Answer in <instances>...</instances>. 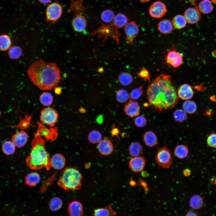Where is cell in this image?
I'll use <instances>...</instances> for the list:
<instances>
[{
	"instance_id": "cell-47",
	"label": "cell",
	"mask_w": 216,
	"mask_h": 216,
	"mask_svg": "<svg viewBox=\"0 0 216 216\" xmlns=\"http://www.w3.org/2000/svg\"><path fill=\"white\" fill-rule=\"evenodd\" d=\"M119 130L118 129L114 127L113 125L111 131V133L112 136H118V134L119 133Z\"/></svg>"
},
{
	"instance_id": "cell-10",
	"label": "cell",
	"mask_w": 216,
	"mask_h": 216,
	"mask_svg": "<svg viewBox=\"0 0 216 216\" xmlns=\"http://www.w3.org/2000/svg\"><path fill=\"white\" fill-rule=\"evenodd\" d=\"M183 56L182 54L174 49L170 50L166 56V61L167 64L174 68L180 66L182 63Z\"/></svg>"
},
{
	"instance_id": "cell-27",
	"label": "cell",
	"mask_w": 216,
	"mask_h": 216,
	"mask_svg": "<svg viewBox=\"0 0 216 216\" xmlns=\"http://www.w3.org/2000/svg\"><path fill=\"white\" fill-rule=\"evenodd\" d=\"M129 153L130 155L135 157L139 156L143 151V147L139 142H132L128 148Z\"/></svg>"
},
{
	"instance_id": "cell-2",
	"label": "cell",
	"mask_w": 216,
	"mask_h": 216,
	"mask_svg": "<svg viewBox=\"0 0 216 216\" xmlns=\"http://www.w3.org/2000/svg\"><path fill=\"white\" fill-rule=\"evenodd\" d=\"M27 72L33 83L41 90L52 89L61 80L60 70L56 64L42 59L32 63Z\"/></svg>"
},
{
	"instance_id": "cell-36",
	"label": "cell",
	"mask_w": 216,
	"mask_h": 216,
	"mask_svg": "<svg viewBox=\"0 0 216 216\" xmlns=\"http://www.w3.org/2000/svg\"><path fill=\"white\" fill-rule=\"evenodd\" d=\"M184 110L189 114L194 113L197 109V106L195 103L191 100H186L184 102L182 106Z\"/></svg>"
},
{
	"instance_id": "cell-17",
	"label": "cell",
	"mask_w": 216,
	"mask_h": 216,
	"mask_svg": "<svg viewBox=\"0 0 216 216\" xmlns=\"http://www.w3.org/2000/svg\"><path fill=\"white\" fill-rule=\"evenodd\" d=\"M66 164L64 156L60 154H56L50 159L51 167L56 170H60L64 167Z\"/></svg>"
},
{
	"instance_id": "cell-15",
	"label": "cell",
	"mask_w": 216,
	"mask_h": 216,
	"mask_svg": "<svg viewBox=\"0 0 216 216\" xmlns=\"http://www.w3.org/2000/svg\"><path fill=\"white\" fill-rule=\"evenodd\" d=\"M146 165V161L142 156L133 157L129 161V166L134 172H139L143 171Z\"/></svg>"
},
{
	"instance_id": "cell-34",
	"label": "cell",
	"mask_w": 216,
	"mask_h": 216,
	"mask_svg": "<svg viewBox=\"0 0 216 216\" xmlns=\"http://www.w3.org/2000/svg\"><path fill=\"white\" fill-rule=\"evenodd\" d=\"M53 96L48 92H44L39 97L40 103L45 106L51 105L53 102Z\"/></svg>"
},
{
	"instance_id": "cell-11",
	"label": "cell",
	"mask_w": 216,
	"mask_h": 216,
	"mask_svg": "<svg viewBox=\"0 0 216 216\" xmlns=\"http://www.w3.org/2000/svg\"><path fill=\"white\" fill-rule=\"evenodd\" d=\"M87 21L85 16L76 12L72 21V25L74 30L78 32L84 31L87 25Z\"/></svg>"
},
{
	"instance_id": "cell-49",
	"label": "cell",
	"mask_w": 216,
	"mask_h": 216,
	"mask_svg": "<svg viewBox=\"0 0 216 216\" xmlns=\"http://www.w3.org/2000/svg\"><path fill=\"white\" fill-rule=\"evenodd\" d=\"M185 216H198V215L193 211L190 210L187 212Z\"/></svg>"
},
{
	"instance_id": "cell-57",
	"label": "cell",
	"mask_w": 216,
	"mask_h": 216,
	"mask_svg": "<svg viewBox=\"0 0 216 216\" xmlns=\"http://www.w3.org/2000/svg\"><path fill=\"white\" fill-rule=\"evenodd\" d=\"M140 1L142 2H147L149 1L150 0H139Z\"/></svg>"
},
{
	"instance_id": "cell-16",
	"label": "cell",
	"mask_w": 216,
	"mask_h": 216,
	"mask_svg": "<svg viewBox=\"0 0 216 216\" xmlns=\"http://www.w3.org/2000/svg\"><path fill=\"white\" fill-rule=\"evenodd\" d=\"M28 139V134L25 131L22 130L13 135L12 141L16 146L21 148L24 146L27 142Z\"/></svg>"
},
{
	"instance_id": "cell-20",
	"label": "cell",
	"mask_w": 216,
	"mask_h": 216,
	"mask_svg": "<svg viewBox=\"0 0 216 216\" xmlns=\"http://www.w3.org/2000/svg\"><path fill=\"white\" fill-rule=\"evenodd\" d=\"M68 212L70 216H82L83 212L82 206L79 202L73 201L69 205Z\"/></svg>"
},
{
	"instance_id": "cell-23",
	"label": "cell",
	"mask_w": 216,
	"mask_h": 216,
	"mask_svg": "<svg viewBox=\"0 0 216 216\" xmlns=\"http://www.w3.org/2000/svg\"><path fill=\"white\" fill-rule=\"evenodd\" d=\"M144 142L147 146L153 147L157 144V137L155 133L151 131H149L145 133L143 136Z\"/></svg>"
},
{
	"instance_id": "cell-52",
	"label": "cell",
	"mask_w": 216,
	"mask_h": 216,
	"mask_svg": "<svg viewBox=\"0 0 216 216\" xmlns=\"http://www.w3.org/2000/svg\"><path fill=\"white\" fill-rule=\"evenodd\" d=\"M103 116L100 115L97 118L96 120L98 123L101 124L103 122Z\"/></svg>"
},
{
	"instance_id": "cell-37",
	"label": "cell",
	"mask_w": 216,
	"mask_h": 216,
	"mask_svg": "<svg viewBox=\"0 0 216 216\" xmlns=\"http://www.w3.org/2000/svg\"><path fill=\"white\" fill-rule=\"evenodd\" d=\"M16 146L12 141L5 142L3 144L2 150L5 154L9 155L13 154L15 150Z\"/></svg>"
},
{
	"instance_id": "cell-22",
	"label": "cell",
	"mask_w": 216,
	"mask_h": 216,
	"mask_svg": "<svg viewBox=\"0 0 216 216\" xmlns=\"http://www.w3.org/2000/svg\"><path fill=\"white\" fill-rule=\"evenodd\" d=\"M40 177L39 174L35 172L28 173L25 177L26 184L31 187H34L40 182Z\"/></svg>"
},
{
	"instance_id": "cell-28",
	"label": "cell",
	"mask_w": 216,
	"mask_h": 216,
	"mask_svg": "<svg viewBox=\"0 0 216 216\" xmlns=\"http://www.w3.org/2000/svg\"><path fill=\"white\" fill-rule=\"evenodd\" d=\"M175 156L177 158L182 159L188 156L189 150L188 147L184 145H178L175 147L174 151Z\"/></svg>"
},
{
	"instance_id": "cell-5",
	"label": "cell",
	"mask_w": 216,
	"mask_h": 216,
	"mask_svg": "<svg viewBox=\"0 0 216 216\" xmlns=\"http://www.w3.org/2000/svg\"><path fill=\"white\" fill-rule=\"evenodd\" d=\"M155 159L158 165L164 168H169L172 163V158L171 152L165 146L161 148L158 150Z\"/></svg>"
},
{
	"instance_id": "cell-45",
	"label": "cell",
	"mask_w": 216,
	"mask_h": 216,
	"mask_svg": "<svg viewBox=\"0 0 216 216\" xmlns=\"http://www.w3.org/2000/svg\"><path fill=\"white\" fill-rule=\"evenodd\" d=\"M207 143L210 147L216 148V134L212 133L208 137Z\"/></svg>"
},
{
	"instance_id": "cell-19",
	"label": "cell",
	"mask_w": 216,
	"mask_h": 216,
	"mask_svg": "<svg viewBox=\"0 0 216 216\" xmlns=\"http://www.w3.org/2000/svg\"><path fill=\"white\" fill-rule=\"evenodd\" d=\"M98 149L101 154L106 155L111 154L113 150V146L112 142L108 140H101L98 145Z\"/></svg>"
},
{
	"instance_id": "cell-40",
	"label": "cell",
	"mask_w": 216,
	"mask_h": 216,
	"mask_svg": "<svg viewBox=\"0 0 216 216\" xmlns=\"http://www.w3.org/2000/svg\"><path fill=\"white\" fill-rule=\"evenodd\" d=\"M115 17L114 12L109 9L105 10L101 14V18L102 20L106 23H109L113 20Z\"/></svg>"
},
{
	"instance_id": "cell-46",
	"label": "cell",
	"mask_w": 216,
	"mask_h": 216,
	"mask_svg": "<svg viewBox=\"0 0 216 216\" xmlns=\"http://www.w3.org/2000/svg\"><path fill=\"white\" fill-rule=\"evenodd\" d=\"M137 74L139 77L143 78L144 80H148L150 82L149 72L145 68H142L140 71L137 73Z\"/></svg>"
},
{
	"instance_id": "cell-30",
	"label": "cell",
	"mask_w": 216,
	"mask_h": 216,
	"mask_svg": "<svg viewBox=\"0 0 216 216\" xmlns=\"http://www.w3.org/2000/svg\"><path fill=\"white\" fill-rule=\"evenodd\" d=\"M113 20V24L115 26L121 28L128 23V19L125 15L119 13L115 16Z\"/></svg>"
},
{
	"instance_id": "cell-43",
	"label": "cell",
	"mask_w": 216,
	"mask_h": 216,
	"mask_svg": "<svg viewBox=\"0 0 216 216\" xmlns=\"http://www.w3.org/2000/svg\"><path fill=\"white\" fill-rule=\"evenodd\" d=\"M142 93V88L140 87L133 89L130 93V97L132 100H136L141 96Z\"/></svg>"
},
{
	"instance_id": "cell-51",
	"label": "cell",
	"mask_w": 216,
	"mask_h": 216,
	"mask_svg": "<svg viewBox=\"0 0 216 216\" xmlns=\"http://www.w3.org/2000/svg\"><path fill=\"white\" fill-rule=\"evenodd\" d=\"M191 172L190 170L188 169H186L184 170L183 171V174L184 176H189Z\"/></svg>"
},
{
	"instance_id": "cell-38",
	"label": "cell",
	"mask_w": 216,
	"mask_h": 216,
	"mask_svg": "<svg viewBox=\"0 0 216 216\" xmlns=\"http://www.w3.org/2000/svg\"><path fill=\"white\" fill-rule=\"evenodd\" d=\"M116 98L118 102L123 103L128 100L129 95L127 91L124 89H121L117 91Z\"/></svg>"
},
{
	"instance_id": "cell-39",
	"label": "cell",
	"mask_w": 216,
	"mask_h": 216,
	"mask_svg": "<svg viewBox=\"0 0 216 216\" xmlns=\"http://www.w3.org/2000/svg\"><path fill=\"white\" fill-rule=\"evenodd\" d=\"M62 205V202L61 199L58 197L52 198L50 202L49 207L51 210L56 211L59 209Z\"/></svg>"
},
{
	"instance_id": "cell-13",
	"label": "cell",
	"mask_w": 216,
	"mask_h": 216,
	"mask_svg": "<svg viewBox=\"0 0 216 216\" xmlns=\"http://www.w3.org/2000/svg\"><path fill=\"white\" fill-rule=\"evenodd\" d=\"M187 22L194 24L201 19V14L199 10L196 8H190L185 11L184 16Z\"/></svg>"
},
{
	"instance_id": "cell-42",
	"label": "cell",
	"mask_w": 216,
	"mask_h": 216,
	"mask_svg": "<svg viewBox=\"0 0 216 216\" xmlns=\"http://www.w3.org/2000/svg\"><path fill=\"white\" fill-rule=\"evenodd\" d=\"M31 118V116L29 117L26 116L24 118L21 119L19 123L17 125L12 126L14 128H20L22 130L26 129L29 128L30 125Z\"/></svg>"
},
{
	"instance_id": "cell-31",
	"label": "cell",
	"mask_w": 216,
	"mask_h": 216,
	"mask_svg": "<svg viewBox=\"0 0 216 216\" xmlns=\"http://www.w3.org/2000/svg\"><path fill=\"white\" fill-rule=\"evenodd\" d=\"M120 83L124 86H128L133 82V78L130 74L127 72L121 73L118 76Z\"/></svg>"
},
{
	"instance_id": "cell-25",
	"label": "cell",
	"mask_w": 216,
	"mask_h": 216,
	"mask_svg": "<svg viewBox=\"0 0 216 216\" xmlns=\"http://www.w3.org/2000/svg\"><path fill=\"white\" fill-rule=\"evenodd\" d=\"M203 204V199L200 195L196 194L193 195L190 199L189 205L193 209L197 210L201 208Z\"/></svg>"
},
{
	"instance_id": "cell-55",
	"label": "cell",
	"mask_w": 216,
	"mask_h": 216,
	"mask_svg": "<svg viewBox=\"0 0 216 216\" xmlns=\"http://www.w3.org/2000/svg\"><path fill=\"white\" fill-rule=\"evenodd\" d=\"M130 185L132 186H135L136 185V183L133 180H131L129 182Z\"/></svg>"
},
{
	"instance_id": "cell-12",
	"label": "cell",
	"mask_w": 216,
	"mask_h": 216,
	"mask_svg": "<svg viewBox=\"0 0 216 216\" xmlns=\"http://www.w3.org/2000/svg\"><path fill=\"white\" fill-rule=\"evenodd\" d=\"M139 26L134 21L128 22L124 26L126 39L133 45L134 38L137 36L139 32Z\"/></svg>"
},
{
	"instance_id": "cell-21",
	"label": "cell",
	"mask_w": 216,
	"mask_h": 216,
	"mask_svg": "<svg viewBox=\"0 0 216 216\" xmlns=\"http://www.w3.org/2000/svg\"><path fill=\"white\" fill-rule=\"evenodd\" d=\"M159 31L164 34H169L173 30V26L172 22L169 20L164 19L160 21L158 24Z\"/></svg>"
},
{
	"instance_id": "cell-41",
	"label": "cell",
	"mask_w": 216,
	"mask_h": 216,
	"mask_svg": "<svg viewBox=\"0 0 216 216\" xmlns=\"http://www.w3.org/2000/svg\"><path fill=\"white\" fill-rule=\"evenodd\" d=\"M173 116L176 122H182L186 120L188 118L187 113L181 109L176 110L174 112Z\"/></svg>"
},
{
	"instance_id": "cell-18",
	"label": "cell",
	"mask_w": 216,
	"mask_h": 216,
	"mask_svg": "<svg viewBox=\"0 0 216 216\" xmlns=\"http://www.w3.org/2000/svg\"><path fill=\"white\" fill-rule=\"evenodd\" d=\"M194 93L192 87L186 84H183L180 86L177 92L178 96L184 100H188L192 98Z\"/></svg>"
},
{
	"instance_id": "cell-32",
	"label": "cell",
	"mask_w": 216,
	"mask_h": 216,
	"mask_svg": "<svg viewBox=\"0 0 216 216\" xmlns=\"http://www.w3.org/2000/svg\"><path fill=\"white\" fill-rule=\"evenodd\" d=\"M172 24L176 29H181L184 28L186 24L187 21L183 16L178 15L176 16L172 20Z\"/></svg>"
},
{
	"instance_id": "cell-54",
	"label": "cell",
	"mask_w": 216,
	"mask_h": 216,
	"mask_svg": "<svg viewBox=\"0 0 216 216\" xmlns=\"http://www.w3.org/2000/svg\"><path fill=\"white\" fill-rule=\"evenodd\" d=\"M39 2L43 4H46L50 2L51 0H38Z\"/></svg>"
},
{
	"instance_id": "cell-3",
	"label": "cell",
	"mask_w": 216,
	"mask_h": 216,
	"mask_svg": "<svg viewBox=\"0 0 216 216\" xmlns=\"http://www.w3.org/2000/svg\"><path fill=\"white\" fill-rule=\"evenodd\" d=\"M45 141L42 137L34 136L31 142L32 149L26 159V163L32 170L51 168L49 155L45 147Z\"/></svg>"
},
{
	"instance_id": "cell-53",
	"label": "cell",
	"mask_w": 216,
	"mask_h": 216,
	"mask_svg": "<svg viewBox=\"0 0 216 216\" xmlns=\"http://www.w3.org/2000/svg\"><path fill=\"white\" fill-rule=\"evenodd\" d=\"M190 2L193 5L196 7V8L198 10V7L196 5V1L199 0H189Z\"/></svg>"
},
{
	"instance_id": "cell-26",
	"label": "cell",
	"mask_w": 216,
	"mask_h": 216,
	"mask_svg": "<svg viewBox=\"0 0 216 216\" xmlns=\"http://www.w3.org/2000/svg\"><path fill=\"white\" fill-rule=\"evenodd\" d=\"M116 214V212L110 205L105 208L95 209L94 212V216H111Z\"/></svg>"
},
{
	"instance_id": "cell-56",
	"label": "cell",
	"mask_w": 216,
	"mask_h": 216,
	"mask_svg": "<svg viewBox=\"0 0 216 216\" xmlns=\"http://www.w3.org/2000/svg\"><path fill=\"white\" fill-rule=\"evenodd\" d=\"M82 113H85L86 112L85 109L83 108H81L79 110Z\"/></svg>"
},
{
	"instance_id": "cell-29",
	"label": "cell",
	"mask_w": 216,
	"mask_h": 216,
	"mask_svg": "<svg viewBox=\"0 0 216 216\" xmlns=\"http://www.w3.org/2000/svg\"><path fill=\"white\" fill-rule=\"evenodd\" d=\"M12 42L10 37L6 34L0 35V50L5 51L11 47Z\"/></svg>"
},
{
	"instance_id": "cell-1",
	"label": "cell",
	"mask_w": 216,
	"mask_h": 216,
	"mask_svg": "<svg viewBox=\"0 0 216 216\" xmlns=\"http://www.w3.org/2000/svg\"><path fill=\"white\" fill-rule=\"evenodd\" d=\"M146 97L148 105L156 111H166L176 106L178 96L170 76L158 75L148 86Z\"/></svg>"
},
{
	"instance_id": "cell-58",
	"label": "cell",
	"mask_w": 216,
	"mask_h": 216,
	"mask_svg": "<svg viewBox=\"0 0 216 216\" xmlns=\"http://www.w3.org/2000/svg\"><path fill=\"white\" fill-rule=\"evenodd\" d=\"M213 2L216 3V0H212Z\"/></svg>"
},
{
	"instance_id": "cell-24",
	"label": "cell",
	"mask_w": 216,
	"mask_h": 216,
	"mask_svg": "<svg viewBox=\"0 0 216 216\" xmlns=\"http://www.w3.org/2000/svg\"><path fill=\"white\" fill-rule=\"evenodd\" d=\"M198 8L199 11L202 13L208 14L212 11L213 7L210 0H202L199 4Z\"/></svg>"
},
{
	"instance_id": "cell-60",
	"label": "cell",
	"mask_w": 216,
	"mask_h": 216,
	"mask_svg": "<svg viewBox=\"0 0 216 216\" xmlns=\"http://www.w3.org/2000/svg\"><path fill=\"white\" fill-rule=\"evenodd\" d=\"M215 183L216 184V180H215Z\"/></svg>"
},
{
	"instance_id": "cell-4",
	"label": "cell",
	"mask_w": 216,
	"mask_h": 216,
	"mask_svg": "<svg viewBox=\"0 0 216 216\" xmlns=\"http://www.w3.org/2000/svg\"><path fill=\"white\" fill-rule=\"evenodd\" d=\"M82 178V176L78 170L68 167L64 170L57 183L65 190H78L81 188Z\"/></svg>"
},
{
	"instance_id": "cell-8",
	"label": "cell",
	"mask_w": 216,
	"mask_h": 216,
	"mask_svg": "<svg viewBox=\"0 0 216 216\" xmlns=\"http://www.w3.org/2000/svg\"><path fill=\"white\" fill-rule=\"evenodd\" d=\"M58 116L55 109L51 107H47L40 111V118L43 123L49 125L51 128L56 123Z\"/></svg>"
},
{
	"instance_id": "cell-48",
	"label": "cell",
	"mask_w": 216,
	"mask_h": 216,
	"mask_svg": "<svg viewBox=\"0 0 216 216\" xmlns=\"http://www.w3.org/2000/svg\"><path fill=\"white\" fill-rule=\"evenodd\" d=\"M139 183L143 187L145 190V191L147 192L148 190V189L147 187V183L141 179L140 180Z\"/></svg>"
},
{
	"instance_id": "cell-44",
	"label": "cell",
	"mask_w": 216,
	"mask_h": 216,
	"mask_svg": "<svg viewBox=\"0 0 216 216\" xmlns=\"http://www.w3.org/2000/svg\"><path fill=\"white\" fill-rule=\"evenodd\" d=\"M146 119L142 116H137L135 118L134 120V124L138 127H143L146 125Z\"/></svg>"
},
{
	"instance_id": "cell-50",
	"label": "cell",
	"mask_w": 216,
	"mask_h": 216,
	"mask_svg": "<svg viewBox=\"0 0 216 216\" xmlns=\"http://www.w3.org/2000/svg\"><path fill=\"white\" fill-rule=\"evenodd\" d=\"M55 93L57 94H60L62 92V89L59 87H56L54 90Z\"/></svg>"
},
{
	"instance_id": "cell-14",
	"label": "cell",
	"mask_w": 216,
	"mask_h": 216,
	"mask_svg": "<svg viewBox=\"0 0 216 216\" xmlns=\"http://www.w3.org/2000/svg\"><path fill=\"white\" fill-rule=\"evenodd\" d=\"M140 110V105L136 101L130 99L128 103L125 104L124 112L126 115L131 118L138 115Z\"/></svg>"
},
{
	"instance_id": "cell-33",
	"label": "cell",
	"mask_w": 216,
	"mask_h": 216,
	"mask_svg": "<svg viewBox=\"0 0 216 216\" xmlns=\"http://www.w3.org/2000/svg\"><path fill=\"white\" fill-rule=\"evenodd\" d=\"M22 50L19 46H11L8 50V54L9 58L13 59L19 58L22 54Z\"/></svg>"
},
{
	"instance_id": "cell-6",
	"label": "cell",
	"mask_w": 216,
	"mask_h": 216,
	"mask_svg": "<svg viewBox=\"0 0 216 216\" xmlns=\"http://www.w3.org/2000/svg\"><path fill=\"white\" fill-rule=\"evenodd\" d=\"M62 10V6L57 2L51 3L46 8V21L53 23L57 22L61 17Z\"/></svg>"
},
{
	"instance_id": "cell-59",
	"label": "cell",
	"mask_w": 216,
	"mask_h": 216,
	"mask_svg": "<svg viewBox=\"0 0 216 216\" xmlns=\"http://www.w3.org/2000/svg\"><path fill=\"white\" fill-rule=\"evenodd\" d=\"M1 111L0 110V116H1Z\"/></svg>"
},
{
	"instance_id": "cell-35",
	"label": "cell",
	"mask_w": 216,
	"mask_h": 216,
	"mask_svg": "<svg viewBox=\"0 0 216 216\" xmlns=\"http://www.w3.org/2000/svg\"><path fill=\"white\" fill-rule=\"evenodd\" d=\"M102 139V135L98 131L94 130L91 131L88 136V139L91 143L96 144L99 143Z\"/></svg>"
},
{
	"instance_id": "cell-7",
	"label": "cell",
	"mask_w": 216,
	"mask_h": 216,
	"mask_svg": "<svg viewBox=\"0 0 216 216\" xmlns=\"http://www.w3.org/2000/svg\"><path fill=\"white\" fill-rule=\"evenodd\" d=\"M38 129L34 136L44 137L47 140L53 142L57 138L58 132L57 127L47 128L40 122L36 123Z\"/></svg>"
},
{
	"instance_id": "cell-9",
	"label": "cell",
	"mask_w": 216,
	"mask_h": 216,
	"mask_svg": "<svg viewBox=\"0 0 216 216\" xmlns=\"http://www.w3.org/2000/svg\"><path fill=\"white\" fill-rule=\"evenodd\" d=\"M166 11L165 4L160 1H156L150 6L149 12L150 16L154 18H159L164 15Z\"/></svg>"
}]
</instances>
